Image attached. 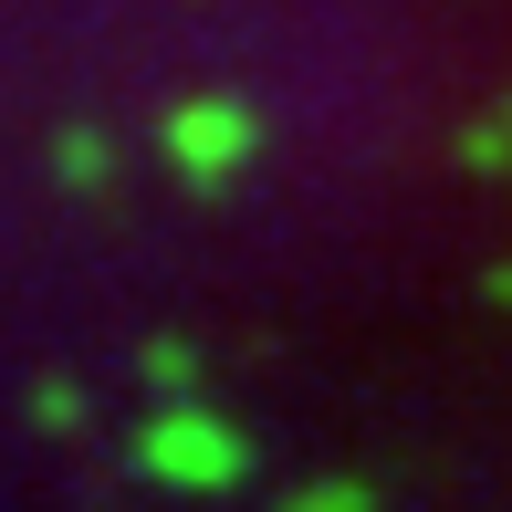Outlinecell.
<instances>
[{"label":"cell","mask_w":512,"mask_h":512,"mask_svg":"<svg viewBox=\"0 0 512 512\" xmlns=\"http://www.w3.org/2000/svg\"><path fill=\"white\" fill-rule=\"evenodd\" d=\"M502 126H512V115H502Z\"/></svg>","instance_id":"5b68a950"},{"label":"cell","mask_w":512,"mask_h":512,"mask_svg":"<svg viewBox=\"0 0 512 512\" xmlns=\"http://www.w3.org/2000/svg\"><path fill=\"white\" fill-rule=\"evenodd\" d=\"M136 460H147L157 481H189V492H230V481L251 471L241 429H230V418H209V408H168V418H147Z\"/></svg>","instance_id":"7a4b0ae2"},{"label":"cell","mask_w":512,"mask_h":512,"mask_svg":"<svg viewBox=\"0 0 512 512\" xmlns=\"http://www.w3.org/2000/svg\"><path fill=\"white\" fill-rule=\"evenodd\" d=\"M63 178H105V147H95V136H63Z\"/></svg>","instance_id":"3957f363"},{"label":"cell","mask_w":512,"mask_h":512,"mask_svg":"<svg viewBox=\"0 0 512 512\" xmlns=\"http://www.w3.org/2000/svg\"><path fill=\"white\" fill-rule=\"evenodd\" d=\"M293 512H366V492H345V481H335V492H304Z\"/></svg>","instance_id":"277c9868"},{"label":"cell","mask_w":512,"mask_h":512,"mask_svg":"<svg viewBox=\"0 0 512 512\" xmlns=\"http://www.w3.org/2000/svg\"><path fill=\"white\" fill-rule=\"evenodd\" d=\"M157 147H168V168L189 178V189H230V178L251 168V147H262V126H251L241 95H189V105H168Z\"/></svg>","instance_id":"6da1fadb"}]
</instances>
